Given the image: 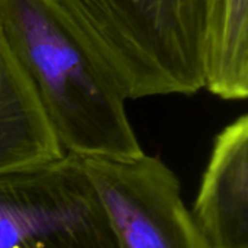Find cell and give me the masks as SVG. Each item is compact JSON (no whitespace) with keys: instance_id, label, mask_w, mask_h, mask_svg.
Instances as JSON below:
<instances>
[{"instance_id":"obj_6","label":"cell","mask_w":248,"mask_h":248,"mask_svg":"<svg viewBox=\"0 0 248 248\" xmlns=\"http://www.w3.org/2000/svg\"><path fill=\"white\" fill-rule=\"evenodd\" d=\"M62 155L31 81L0 36V174L46 164Z\"/></svg>"},{"instance_id":"obj_3","label":"cell","mask_w":248,"mask_h":248,"mask_svg":"<svg viewBox=\"0 0 248 248\" xmlns=\"http://www.w3.org/2000/svg\"><path fill=\"white\" fill-rule=\"evenodd\" d=\"M0 248H118L81 158L0 174Z\"/></svg>"},{"instance_id":"obj_5","label":"cell","mask_w":248,"mask_h":248,"mask_svg":"<svg viewBox=\"0 0 248 248\" xmlns=\"http://www.w3.org/2000/svg\"><path fill=\"white\" fill-rule=\"evenodd\" d=\"M211 248H248V116L215 138L193 209Z\"/></svg>"},{"instance_id":"obj_4","label":"cell","mask_w":248,"mask_h":248,"mask_svg":"<svg viewBox=\"0 0 248 248\" xmlns=\"http://www.w3.org/2000/svg\"><path fill=\"white\" fill-rule=\"evenodd\" d=\"M118 248H211L173 170L145 153L131 161L81 158Z\"/></svg>"},{"instance_id":"obj_1","label":"cell","mask_w":248,"mask_h":248,"mask_svg":"<svg viewBox=\"0 0 248 248\" xmlns=\"http://www.w3.org/2000/svg\"><path fill=\"white\" fill-rule=\"evenodd\" d=\"M0 36L31 81L64 154L112 161L144 154L116 80L51 0H0Z\"/></svg>"},{"instance_id":"obj_2","label":"cell","mask_w":248,"mask_h":248,"mask_svg":"<svg viewBox=\"0 0 248 248\" xmlns=\"http://www.w3.org/2000/svg\"><path fill=\"white\" fill-rule=\"evenodd\" d=\"M209 1L51 0L126 100L205 87Z\"/></svg>"},{"instance_id":"obj_7","label":"cell","mask_w":248,"mask_h":248,"mask_svg":"<svg viewBox=\"0 0 248 248\" xmlns=\"http://www.w3.org/2000/svg\"><path fill=\"white\" fill-rule=\"evenodd\" d=\"M224 100L248 96V0H211L205 87Z\"/></svg>"}]
</instances>
